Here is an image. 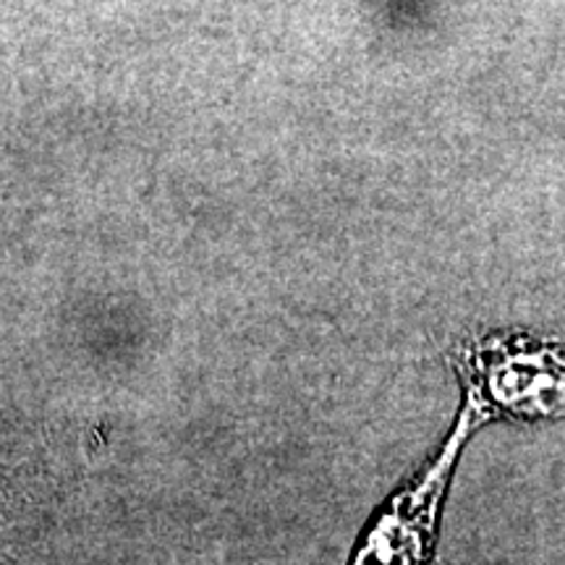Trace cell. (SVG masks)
<instances>
[{
  "mask_svg": "<svg viewBox=\"0 0 565 565\" xmlns=\"http://www.w3.org/2000/svg\"><path fill=\"white\" fill-rule=\"evenodd\" d=\"M466 408L482 424L565 419V343L529 335H490L461 345L456 356Z\"/></svg>",
  "mask_w": 565,
  "mask_h": 565,
  "instance_id": "cell-1",
  "label": "cell"
},
{
  "mask_svg": "<svg viewBox=\"0 0 565 565\" xmlns=\"http://www.w3.org/2000/svg\"><path fill=\"white\" fill-rule=\"evenodd\" d=\"M477 416L463 406L443 450L412 484L395 492L364 529L349 565H429L435 557L437 529L445 492L463 443L477 427Z\"/></svg>",
  "mask_w": 565,
  "mask_h": 565,
  "instance_id": "cell-2",
  "label": "cell"
}]
</instances>
